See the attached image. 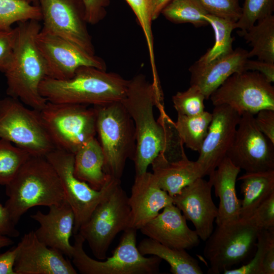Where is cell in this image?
I'll return each mask as SVG.
<instances>
[{
  "label": "cell",
  "instance_id": "28",
  "mask_svg": "<svg viewBox=\"0 0 274 274\" xmlns=\"http://www.w3.org/2000/svg\"><path fill=\"white\" fill-rule=\"evenodd\" d=\"M237 33L252 47L248 53L249 58L256 56L259 60L274 63L273 15L258 21L245 30H238Z\"/></svg>",
  "mask_w": 274,
  "mask_h": 274
},
{
  "label": "cell",
  "instance_id": "31",
  "mask_svg": "<svg viewBox=\"0 0 274 274\" xmlns=\"http://www.w3.org/2000/svg\"><path fill=\"white\" fill-rule=\"evenodd\" d=\"M206 20L212 27L215 35V43L199 60L210 61L232 52L234 38L231 33L235 28V22L211 14L206 15Z\"/></svg>",
  "mask_w": 274,
  "mask_h": 274
},
{
  "label": "cell",
  "instance_id": "4",
  "mask_svg": "<svg viewBox=\"0 0 274 274\" xmlns=\"http://www.w3.org/2000/svg\"><path fill=\"white\" fill-rule=\"evenodd\" d=\"M5 186L4 206L16 225L29 209L49 208L65 199L59 177L45 157L30 156Z\"/></svg>",
  "mask_w": 274,
  "mask_h": 274
},
{
  "label": "cell",
  "instance_id": "41",
  "mask_svg": "<svg viewBox=\"0 0 274 274\" xmlns=\"http://www.w3.org/2000/svg\"><path fill=\"white\" fill-rule=\"evenodd\" d=\"M81 1L84 6L85 19L87 23L95 24L105 18L109 0Z\"/></svg>",
  "mask_w": 274,
  "mask_h": 274
},
{
  "label": "cell",
  "instance_id": "32",
  "mask_svg": "<svg viewBox=\"0 0 274 274\" xmlns=\"http://www.w3.org/2000/svg\"><path fill=\"white\" fill-rule=\"evenodd\" d=\"M29 20H42L39 6L23 0H0V30H10L14 23Z\"/></svg>",
  "mask_w": 274,
  "mask_h": 274
},
{
  "label": "cell",
  "instance_id": "45",
  "mask_svg": "<svg viewBox=\"0 0 274 274\" xmlns=\"http://www.w3.org/2000/svg\"><path fill=\"white\" fill-rule=\"evenodd\" d=\"M18 250L17 246L3 253H0V274H16L14 266Z\"/></svg>",
  "mask_w": 274,
  "mask_h": 274
},
{
  "label": "cell",
  "instance_id": "21",
  "mask_svg": "<svg viewBox=\"0 0 274 274\" xmlns=\"http://www.w3.org/2000/svg\"><path fill=\"white\" fill-rule=\"evenodd\" d=\"M30 217L40 224L35 233L40 242L72 258L73 246L70 239L73 233L75 215L66 199L49 207L46 214L38 211Z\"/></svg>",
  "mask_w": 274,
  "mask_h": 274
},
{
  "label": "cell",
  "instance_id": "46",
  "mask_svg": "<svg viewBox=\"0 0 274 274\" xmlns=\"http://www.w3.org/2000/svg\"><path fill=\"white\" fill-rule=\"evenodd\" d=\"M274 273V240L271 241L266 251L261 266V274Z\"/></svg>",
  "mask_w": 274,
  "mask_h": 274
},
{
  "label": "cell",
  "instance_id": "43",
  "mask_svg": "<svg viewBox=\"0 0 274 274\" xmlns=\"http://www.w3.org/2000/svg\"><path fill=\"white\" fill-rule=\"evenodd\" d=\"M245 70L259 72L270 83L274 81V63L248 59L245 63Z\"/></svg>",
  "mask_w": 274,
  "mask_h": 274
},
{
  "label": "cell",
  "instance_id": "27",
  "mask_svg": "<svg viewBox=\"0 0 274 274\" xmlns=\"http://www.w3.org/2000/svg\"><path fill=\"white\" fill-rule=\"evenodd\" d=\"M137 247L143 255L157 256L166 261L173 274L203 273L198 261L186 250L170 248L149 237L142 240Z\"/></svg>",
  "mask_w": 274,
  "mask_h": 274
},
{
  "label": "cell",
  "instance_id": "44",
  "mask_svg": "<svg viewBox=\"0 0 274 274\" xmlns=\"http://www.w3.org/2000/svg\"><path fill=\"white\" fill-rule=\"evenodd\" d=\"M5 207L0 202V235L17 237L20 232Z\"/></svg>",
  "mask_w": 274,
  "mask_h": 274
},
{
  "label": "cell",
  "instance_id": "15",
  "mask_svg": "<svg viewBox=\"0 0 274 274\" xmlns=\"http://www.w3.org/2000/svg\"><path fill=\"white\" fill-rule=\"evenodd\" d=\"M44 30L94 53L81 0H39Z\"/></svg>",
  "mask_w": 274,
  "mask_h": 274
},
{
  "label": "cell",
  "instance_id": "7",
  "mask_svg": "<svg viewBox=\"0 0 274 274\" xmlns=\"http://www.w3.org/2000/svg\"><path fill=\"white\" fill-rule=\"evenodd\" d=\"M39 113L56 148L75 154L95 137L96 116L93 107L47 101Z\"/></svg>",
  "mask_w": 274,
  "mask_h": 274
},
{
  "label": "cell",
  "instance_id": "3",
  "mask_svg": "<svg viewBox=\"0 0 274 274\" xmlns=\"http://www.w3.org/2000/svg\"><path fill=\"white\" fill-rule=\"evenodd\" d=\"M129 80L114 73L92 66H82L66 80L45 77L39 90L48 101L102 106L121 101Z\"/></svg>",
  "mask_w": 274,
  "mask_h": 274
},
{
  "label": "cell",
  "instance_id": "29",
  "mask_svg": "<svg viewBox=\"0 0 274 274\" xmlns=\"http://www.w3.org/2000/svg\"><path fill=\"white\" fill-rule=\"evenodd\" d=\"M212 118V113L206 111L200 114L191 116L178 114L175 125L184 145L198 152L207 133Z\"/></svg>",
  "mask_w": 274,
  "mask_h": 274
},
{
  "label": "cell",
  "instance_id": "39",
  "mask_svg": "<svg viewBox=\"0 0 274 274\" xmlns=\"http://www.w3.org/2000/svg\"><path fill=\"white\" fill-rule=\"evenodd\" d=\"M260 230H274V193L262 202L249 218Z\"/></svg>",
  "mask_w": 274,
  "mask_h": 274
},
{
  "label": "cell",
  "instance_id": "16",
  "mask_svg": "<svg viewBox=\"0 0 274 274\" xmlns=\"http://www.w3.org/2000/svg\"><path fill=\"white\" fill-rule=\"evenodd\" d=\"M207 133L196 161L203 176H210L226 157L241 115L226 105L215 106Z\"/></svg>",
  "mask_w": 274,
  "mask_h": 274
},
{
  "label": "cell",
  "instance_id": "42",
  "mask_svg": "<svg viewBox=\"0 0 274 274\" xmlns=\"http://www.w3.org/2000/svg\"><path fill=\"white\" fill-rule=\"evenodd\" d=\"M255 115L254 120L258 129L274 144V110H262Z\"/></svg>",
  "mask_w": 274,
  "mask_h": 274
},
{
  "label": "cell",
  "instance_id": "23",
  "mask_svg": "<svg viewBox=\"0 0 274 274\" xmlns=\"http://www.w3.org/2000/svg\"><path fill=\"white\" fill-rule=\"evenodd\" d=\"M248 52L237 48L230 53L210 61L199 59L189 68L190 85L198 87L206 99L230 76L234 73L246 71L245 63Z\"/></svg>",
  "mask_w": 274,
  "mask_h": 274
},
{
  "label": "cell",
  "instance_id": "38",
  "mask_svg": "<svg viewBox=\"0 0 274 274\" xmlns=\"http://www.w3.org/2000/svg\"><path fill=\"white\" fill-rule=\"evenodd\" d=\"M209 14L236 22L240 18L239 0H199Z\"/></svg>",
  "mask_w": 274,
  "mask_h": 274
},
{
  "label": "cell",
  "instance_id": "30",
  "mask_svg": "<svg viewBox=\"0 0 274 274\" xmlns=\"http://www.w3.org/2000/svg\"><path fill=\"white\" fill-rule=\"evenodd\" d=\"M166 19L175 23H191L195 27L209 24V14L199 0H172L162 10Z\"/></svg>",
  "mask_w": 274,
  "mask_h": 274
},
{
  "label": "cell",
  "instance_id": "34",
  "mask_svg": "<svg viewBox=\"0 0 274 274\" xmlns=\"http://www.w3.org/2000/svg\"><path fill=\"white\" fill-rule=\"evenodd\" d=\"M134 13L142 29L146 41L153 76L157 74L155 65L153 37L152 31L153 21L151 0H125Z\"/></svg>",
  "mask_w": 274,
  "mask_h": 274
},
{
  "label": "cell",
  "instance_id": "40",
  "mask_svg": "<svg viewBox=\"0 0 274 274\" xmlns=\"http://www.w3.org/2000/svg\"><path fill=\"white\" fill-rule=\"evenodd\" d=\"M15 29L0 30V72L5 73L12 59L15 41Z\"/></svg>",
  "mask_w": 274,
  "mask_h": 274
},
{
  "label": "cell",
  "instance_id": "33",
  "mask_svg": "<svg viewBox=\"0 0 274 274\" xmlns=\"http://www.w3.org/2000/svg\"><path fill=\"white\" fill-rule=\"evenodd\" d=\"M30 156L11 142L0 139V185H7Z\"/></svg>",
  "mask_w": 274,
  "mask_h": 274
},
{
  "label": "cell",
  "instance_id": "2",
  "mask_svg": "<svg viewBox=\"0 0 274 274\" xmlns=\"http://www.w3.org/2000/svg\"><path fill=\"white\" fill-rule=\"evenodd\" d=\"M41 28L37 20L18 23L15 27L12 61L4 73L7 95L18 98L26 106L39 111L47 102L39 90L41 82L47 77L45 61L36 41Z\"/></svg>",
  "mask_w": 274,
  "mask_h": 274
},
{
  "label": "cell",
  "instance_id": "22",
  "mask_svg": "<svg viewBox=\"0 0 274 274\" xmlns=\"http://www.w3.org/2000/svg\"><path fill=\"white\" fill-rule=\"evenodd\" d=\"M172 203V197L158 186L152 173L147 171L135 175L128 197L129 228L140 229Z\"/></svg>",
  "mask_w": 274,
  "mask_h": 274
},
{
  "label": "cell",
  "instance_id": "18",
  "mask_svg": "<svg viewBox=\"0 0 274 274\" xmlns=\"http://www.w3.org/2000/svg\"><path fill=\"white\" fill-rule=\"evenodd\" d=\"M14 269L16 274H77L71 262L58 250L40 242L35 231L21 238Z\"/></svg>",
  "mask_w": 274,
  "mask_h": 274
},
{
  "label": "cell",
  "instance_id": "47",
  "mask_svg": "<svg viewBox=\"0 0 274 274\" xmlns=\"http://www.w3.org/2000/svg\"><path fill=\"white\" fill-rule=\"evenodd\" d=\"M172 0H151V12L153 20L157 19L161 14L163 9Z\"/></svg>",
  "mask_w": 274,
  "mask_h": 274
},
{
  "label": "cell",
  "instance_id": "10",
  "mask_svg": "<svg viewBox=\"0 0 274 274\" xmlns=\"http://www.w3.org/2000/svg\"><path fill=\"white\" fill-rule=\"evenodd\" d=\"M260 231L249 218L217 225L203 251L210 264L209 273H220L243 261L256 246Z\"/></svg>",
  "mask_w": 274,
  "mask_h": 274
},
{
  "label": "cell",
  "instance_id": "14",
  "mask_svg": "<svg viewBox=\"0 0 274 274\" xmlns=\"http://www.w3.org/2000/svg\"><path fill=\"white\" fill-rule=\"evenodd\" d=\"M37 46L45 61L47 77L56 80L72 78L82 66L106 70L102 59L72 43L42 28L36 38Z\"/></svg>",
  "mask_w": 274,
  "mask_h": 274
},
{
  "label": "cell",
  "instance_id": "17",
  "mask_svg": "<svg viewBox=\"0 0 274 274\" xmlns=\"http://www.w3.org/2000/svg\"><path fill=\"white\" fill-rule=\"evenodd\" d=\"M212 180L199 178L172 197L173 203L191 222L199 238L206 241L214 230L218 208L212 197Z\"/></svg>",
  "mask_w": 274,
  "mask_h": 274
},
{
  "label": "cell",
  "instance_id": "20",
  "mask_svg": "<svg viewBox=\"0 0 274 274\" xmlns=\"http://www.w3.org/2000/svg\"><path fill=\"white\" fill-rule=\"evenodd\" d=\"M140 230L148 237L173 248L189 250L200 242L195 230L188 227L181 211L173 203L164 207Z\"/></svg>",
  "mask_w": 274,
  "mask_h": 274
},
{
  "label": "cell",
  "instance_id": "13",
  "mask_svg": "<svg viewBox=\"0 0 274 274\" xmlns=\"http://www.w3.org/2000/svg\"><path fill=\"white\" fill-rule=\"evenodd\" d=\"M226 156L246 172L274 169V144L258 129L254 115H241Z\"/></svg>",
  "mask_w": 274,
  "mask_h": 274
},
{
  "label": "cell",
  "instance_id": "8",
  "mask_svg": "<svg viewBox=\"0 0 274 274\" xmlns=\"http://www.w3.org/2000/svg\"><path fill=\"white\" fill-rule=\"evenodd\" d=\"M130 218L128 197L119 181L77 233L88 243L93 255L98 260H104L116 235L129 228Z\"/></svg>",
  "mask_w": 274,
  "mask_h": 274
},
{
  "label": "cell",
  "instance_id": "11",
  "mask_svg": "<svg viewBox=\"0 0 274 274\" xmlns=\"http://www.w3.org/2000/svg\"><path fill=\"white\" fill-rule=\"evenodd\" d=\"M58 174L65 199L75 215L74 234L89 218L96 206L121 180L110 178L99 190L78 179L74 174V154L55 148L45 156Z\"/></svg>",
  "mask_w": 274,
  "mask_h": 274
},
{
  "label": "cell",
  "instance_id": "37",
  "mask_svg": "<svg viewBox=\"0 0 274 274\" xmlns=\"http://www.w3.org/2000/svg\"><path fill=\"white\" fill-rule=\"evenodd\" d=\"M274 240V230H260L256 244V252L247 263L235 269H225L224 274H261V266L269 243Z\"/></svg>",
  "mask_w": 274,
  "mask_h": 274
},
{
  "label": "cell",
  "instance_id": "1",
  "mask_svg": "<svg viewBox=\"0 0 274 274\" xmlns=\"http://www.w3.org/2000/svg\"><path fill=\"white\" fill-rule=\"evenodd\" d=\"M162 90L139 74L129 80L126 95L121 102L131 117L135 127L136 151L133 161L135 175L147 171L158 155L170 149L180 141L175 122L159 108L156 120L153 109L163 106Z\"/></svg>",
  "mask_w": 274,
  "mask_h": 274
},
{
  "label": "cell",
  "instance_id": "19",
  "mask_svg": "<svg viewBox=\"0 0 274 274\" xmlns=\"http://www.w3.org/2000/svg\"><path fill=\"white\" fill-rule=\"evenodd\" d=\"M151 165L158 186L172 197L199 178H203L196 161L189 160L184 148L160 153Z\"/></svg>",
  "mask_w": 274,
  "mask_h": 274
},
{
  "label": "cell",
  "instance_id": "35",
  "mask_svg": "<svg viewBox=\"0 0 274 274\" xmlns=\"http://www.w3.org/2000/svg\"><path fill=\"white\" fill-rule=\"evenodd\" d=\"M235 28L245 30L258 21L272 15L274 0H245Z\"/></svg>",
  "mask_w": 274,
  "mask_h": 274
},
{
  "label": "cell",
  "instance_id": "49",
  "mask_svg": "<svg viewBox=\"0 0 274 274\" xmlns=\"http://www.w3.org/2000/svg\"><path fill=\"white\" fill-rule=\"evenodd\" d=\"M28 3L39 6V0H23Z\"/></svg>",
  "mask_w": 274,
  "mask_h": 274
},
{
  "label": "cell",
  "instance_id": "48",
  "mask_svg": "<svg viewBox=\"0 0 274 274\" xmlns=\"http://www.w3.org/2000/svg\"><path fill=\"white\" fill-rule=\"evenodd\" d=\"M13 244V241L10 237L0 235V253L3 248L11 246Z\"/></svg>",
  "mask_w": 274,
  "mask_h": 274
},
{
  "label": "cell",
  "instance_id": "26",
  "mask_svg": "<svg viewBox=\"0 0 274 274\" xmlns=\"http://www.w3.org/2000/svg\"><path fill=\"white\" fill-rule=\"evenodd\" d=\"M237 180L241 181L240 218H250L256 209L274 193V169L246 172Z\"/></svg>",
  "mask_w": 274,
  "mask_h": 274
},
{
  "label": "cell",
  "instance_id": "12",
  "mask_svg": "<svg viewBox=\"0 0 274 274\" xmlns=\"http://www.w3.org/2000/svg\"><path fill=\"white\" fill-rule=\"evenodd\" d=\"M214 106L226 105L240 115H255L264 109L274 110V87L260 73L246 71L232 74L210 98Z\"/></svg>",
  "mask_w": 274,
  "mask_h": 274
},
{
  "label": "cell",
  "instance_id": "36",
  "mask_svg": "<svg viewBox=\"0 0 274 274\" xmlns=\"http://www.w3.org/2000/svg\"><path fill=\"white\" fill-rule=\"evenodd\" d=\"M205 96L196 86L190 85L186 90L179 91L172 97L174 107L177 114L194 116L204 112Z\"/></svg>",
  "mask_w": 274,
  "mask_h": 274
},
{
  "label": "cell",
  "instance_id": "25",
  "mask_svg": "<svg viewBox=\"0 0 274 274\" xmlns=\"http://www.w3.org/2000/svg\"><path fill=\"white\" fill-rule=\"evenodd\" d=\"M104 166L103 151L95 137L74 154L75 176L95 190H100L111 178L105 173Z\"/></svg>",
  "mask_w": 274,
  "mask_h": 274
},
{
  "label": "cell",
  "instance_id": "24",
  "mask_svg": "<svg viewBox=\"0 0 274 274\" xmlns=\"http://www.w3.org/2000/svg\"><path fill=\"white\" fill-rule=\"evenodd\" d=\"M241 169L226 156L209 176L216 197L219 198L217 225L237 220L240 218L241 199L236 191V182Z\"/></svg>",
  "mask_w": 274,
  "mask_h": 274
},
{
  "label": "cell",
  "instance_id": "5",
  "mask_svg": "<svg viewBox=\"0 0 274 274\" xmlns=\"http://www.w3.org/2000/svg\"><path fill=\"white\" fill-rule=\"evenodd\" d=\"M96 112V134L105 159V172L121 180L127 160H133L136 151L133 121L121 101L93 106Z\"/></svg>",
  "mask_w": 274,
  "mask_h": 274
},
{
  "label": "cell",
  "instance_id": "6",
  "mask_svg": "<svg viewBox=\"0 0 274 274\" xmlns=\"http://www.w3.org/2000/svg\"><path fill=\"white\" fill-rule=\"evenodd\" d=\"M136 230L128 228L124 231L118 246L111 257L95 260L83 248L85 240L74 234L72 262L82 274H155L159 272L162 260L154 256L146 257L136 245Z\"/></svg>",
  "mask_w": 274,
  "mask_h": 274
},
{
  "label": "cell",
  "instance_id": "9",
  "mask_svg": "<svg viewBox=\"0 0 274 274\" xmlns=\"http://www.w3.org/2000/svg\"><path fill=\"white\" fill-rule=\"evenodd\" d=\"M0 139L11 142L33 156L45 157L56 148L39 111L8 95L0 98Z\"/></svg>",
  "mask_w": 274,
  "mask_h": 274
}]
</instances>
